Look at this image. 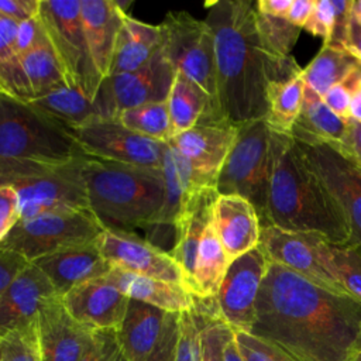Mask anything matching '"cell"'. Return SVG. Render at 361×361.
Returning a JSON list of instances; mask_svg holds the SVG:
<instances>
[{"label": "cell", "instance_id": "1", "mask_svg": "<svg viewBox=\"0 0 361 361\" xmlns=\"http://www.w3.org/2000/svg\"><path fill=\"white\" fill-rule=\"evenodd\" d=\"M248 333L298 361H354L361 353V302L268 262Z\"/></svg>", "mask_w": 361, "mask_h": 361}, {"label": "cell", "instance_id": "2", "mask_svg": "<svg viewBox=\"0 0 361 361\" xmlns=\"http://www.w3.org/2000/svg\"><path fill=\"white\" fill-rule=\"evenodd\" d=\"M204 21L214 38L217 107L234 126L264 118L267 89L302 71L292 59L271 56L259 38L255 4L248 0L207 1Z\"/></svg>", "mask_w": 361, "mask_h": 361}, {"label": "cell", "instance_id": "3", "mask_svg": "<svg viewBox=\"0 0 361 361\" xmlns=\"http://www.w3.org/2000/svg\"><path fill=\"white\" fill-rule=\"evenodd\" d=\"M268 224L295 233H316L329 243L350 240L345 214L313 169L299 142L271 131Z\"/></svg>", "mask_w": 361, "mask_h": 361}, {"label": "cell", "instance_id": "4", "mask_svg": "<svg viewBox=\"0 0 361 361\" xmlns=\"http://www.w3.org/2000/svg\"><path fill=\"white\" fill-rule=\"evenodd\" d=\"M83 179L89 209L106 228H149L164 204L162 169L87 157Z\"/></svg>", "mask_w": 361, "mask_h": 361}, {"label": "cell", "instance_id": "5", "mask_svg": "<svg viewBox=\"0 0 361 361\" xmlns=\"http://www.w3.org/2000/svg\"><path fill=\"white\" fill-rule=\"evenodd\" d=\"M86 155L61 165L0 161V186H13L20 197L21 220L42 214L90 210L83 165Z\"/></svg>", "mask_w": 361, "mask_h": 361}, {"label": "cell", "instance_id": "6", "mask_svg": "<svg viewBox=\"0 0 361 361\" xmlns=\"http://www.w3.org/2000/svg\"><path fill=\"white\" fill-rule=\"evenodd\" d=\"M82 155L63 127L27 102L0 93V161L61 165Z\"/></svg>", "mask_w": 361, "mask_h": 361}, {"label": "cell", "instance_id": "7", "mask_svg": "<svg viewBox=\"0 0 361 361\" xmlns=\"http://www.w3.org/2000/svg\"><path fill=\"white\" fill-rule=\"evenodd\" d=\"M269 179L271 130L265 120L238 126L235 141L217 178V193L247 199L259 217V226H269L267 214Z\"/></svg>", "mask_w": 361, "mask_h": 361}, {"label": "cell", "instance_id": "8", "mask_svg": "<svg viewBox=\"0 0 361 361\" xmlns=\"http://www.w3.org/2000/svg\"><path fill=\"white\" fill-rule=\"evenodd\" d=\"M38 16L68 86L94 100L103 79L89 52L80 0H41Z\"/></svg>", "mask_w": 361, "mask_h": 361}, {"label": "cell", "instance_id": "9", "mask_svg": "<svg viewBox=\"0 0 361 361\" xmlns=\"http://www.w3.org/2000/svg\"><path fill=\"white\" fill-rule=\"evenodd\" d=\"M106 226L90 210L59 212L20 220L0 244L28 262L45 255L97 241Z\"/></svg>", "mask_w": 361, "mask_h": 361}, {"label": "cell", "instance_id": "10", "mask_svg": "<svg viewBox=\"0 0 361 361\" xmlns=\"http://www.w3.org/2000/svg\"><path fill=\"white\" fill-rule=\"evenodd\" d=\"M159 28L164 56L175 72L183 73L200 86L219 111L214 38L207 23L186 11H171L162 20Z\"/></svg>", "mask_w": 361, "mask_h": 361}, {"label": "cell", "instance_id": "11", "mask_svg": "<svg viewBox=\"0 0 361 361\" xmlns=\"http://www.w3.org/2000/svg\"><path fill=\"white\" fill-rule=\"evenodd\" d=\"M66 131L86 157L142 168H162L166 142L138 135L117 118L97 117Z\"/></svg>", "mask_w": 361, "mask_h": 361}, {"label": "cell", "instance_id": "12", "mask_svg": "<svg viewBox=\"0 0 361 361\" xmlns=\"http://www.w3.org/2000/svg\"><path fill=\"white\" fill-rule=\"evenodd\" d=\"M175 69L159 48L141 68L110 75L100 83L93 100L99 117L117 118L124 110L168 99Z\"/></svg>", "mask_w": 361, "mask_h": 361}, {"label": "cell", "instance_id": "13", "mask_svg": "<svg viewBox=\"0 0 361 361\" xmlns=\"http://www.w3.org/2000/svg\"><path fill=\"white\" fill-rule=\"evenodd\" d=\"M268 259L257 247L230 262L216 296L221 319L233 331H250Z\"/></svg>", "mask_w": 361, "mask_h": 361}, {"label": "cell", "instance_id": "14", "mask_svg": "<svg viewBox=\"0 0 361 361\" xmlns=\"http://www.w3.org/2000/svg\"><path fill=\"white\" fill-rule=\"evenodd\" d=\"M323 238L316 233L286 231L269 224L261 227L258 248L268 262L281 264L322 288L347 295L322 262Z\"/></svg>", "mask_w": 361, "mask_h": 361}, {"label": "cell", "instance_id": "15", "mask_svg": "<svg viewBox=\"0 0 361 361\" xmlns=\"http://www.w3.org/2000/svg\"><path fill=\"white\" fill-rule=\"evenodd\" d=\"M97 245L102 255L114 267L185 285L183 272L171 254L131 231L106 228L97 238Z\"/></svg>", "mask_w": 361, "mask_h": 361}, {"label": "cell", "instance_id": "16", "mask_svg": "<svg viewBox=\"0 0 361 361\" xmlns=\"http://www.w3.org/2000/svg\"><path fill=\"white\" fill-rule=\"evenodd\" d=\"M299 145L343 209L351 233L348 243L361 244V169L326 142Z\"/></svg>", "mask_w": 361, "mask_h": 361}, {"label": "cell", "instance_id": "17", "mask_svg": "<svg viewBox=\"0 0 361 361\" xmlns=\"http://www.w3.org/2000/svg\"><path fill=\"white\" fill-rule=\"evenodd\" d=\"M238 126L226 120L199 121L166 142L189 162L207 186L216 188L219 173L235 141Z\"/></svg>", "mask_w": 361, "mask_h": 361}, {"label": "cell", "instance_id": "18", "mask_svg": "<svg viewBox=\"0 0 361 361\" xmlns=\"http://www.w3.org/2000/svg\"><path fill=\"white\" fill-rule=\"evenodd\" d=\"M37 323L41 361H79L96 330L73 319L61 296L44 302Z\"/></svg>", "mask_w": 361, "mask_h": 361}, {"label": "cell", "instance_id": "19", "mask_svg": "<svg viewBox=\"0 0 361 361\" xmlns=\"http://www.w3.org/2000/svg\"><path fill=\"white\" fill-rule=\"evenodd\" d=\"M61 299L73 319L96 330H118L130 302L104 276L72 288Z\"/></svg>", "mask_w": 361, "mask_h": 361}, {"label": "cell", "instance_id": "20", "mask_svg": "<svg viewBox=\"0 0 361 361\" xmlns=\"http://www.w3.org/2000/svg\"><path fill=\"white\" fill-rule=\"evenodd\" d=\"M212 223L230 262L258 247L259 217L247 199L219 195L213 204Z\"/></svg>", "mask_w": 361, "mask_h": 361}, {"label": "cell", "instance_id": "21", "mask_svg": "<svg viewBox=\"0 0 361 361\" xmlns=\"http://www.w3.org/2000/svg\"><path fill=\"white\" fill-rule=\"evenodd\" d=\"M59 296L47 275L32 262L13 279L0 300V334L37 322L41 306Z\"/></svg>", "mask_w": 361, "mask_h": 361}, {"label": "cell", "instance_id": "22", "mask_svg": "<svg viewBox=\"0 0 361 361\" xmlns=\"http://www.w3.org/2000/svg\"><path fill=\"white\" fill-rule=\"evenodd\" d=\"M32 264L47 275L59 296L83 282L106 276L113 267L102 255L97 241L45 255Z\"/></svg>", "mask_w": 361, "mask_h": 361}, {"label": "cell", "instance_id": "23", "mask_svg": "<svg viewBox=\"0 0 361 361\" xmlns=\"http://www.w3.org/2000/svg\"><path fill=\"white\" fill-rule=\"evenodd\" d=\"M217 196L216 188L196 192L186 202L175 224V243L168 252L180 267L188 290L193 278L197 248L204 228L212 221L213 204Z\"/></svg>", "mask_w": 361, "mask_h": 361}, {"label": "cell", "instance_id": "24", "mask_svg": "<svg viewBox=\"0 0 361 361\" xmlns=\"http://www.w3.org/2000/svg\"><path fill=\"white\" fill-rule=\"evenodd\" d=\"M126 14L116 0H80V17L89 52L102 79H106L110 73Z\"/></svg>", "mask_w": 361, "mask_h": 361}, {"label": "cell", "instance_id": "25", "mask_svg": "<svg viewBox=\"0 0 361 361\" xmlns=\"http://www.w3.org/2000/svg\"><path fill=\"white\" fill-rule=\"evenodd\" d=\"M104 278L128 299L155 306L169 313L188 312L195 306V296L182 283L137 275L114 265Z\"/></svg>", "mask_w": 361, "mask_h": 361}, {"label": "cell", "instance_id": "26", "mask_svg": "<svg viewBox=\"0 0 361 361\" xmlns=\"http://www.w3.org/2000/svg\"><path fill=\"white\" fill-rule=\"evenodd\" d=\"M169 312L130 299L117 337L126 361H147L158 344Z\"/></svg>", "mask_w": 361, "mask_h": 361}, {"label": "cell", "instance_id": "27", "mask_svg": "<svg viewBox=\"0 0 361 361\" xmlns=\"http://www.w3.org/2000/svg\"><path fill=\"white\" fill-rule=\"evenodd\" d=\"M161 48V28L124 16L118 32L110 75L131 72L145 65Z\"/></svg>", "mask_w": 361, "mask_h": 361}, {"label": "cell", "instance_id": "28", "mask_svg": "<svg viewBox=\"0 0 361 361\" xmlns=\"http://www.w3.org/2000/svg\"><path fill=\"white\" fill-rule=\"evenodd\" d=\"M166 104L175 135L199 121L223 120L210 96L180 72H175Z\"/></svg>", "mask_w": 361, "mask_h": 361}, {"label": "cell", "instance_id": "29", "mask_svg": "<svg viewBox=\"0 0 361 361\" xmlns=\"http://www.w3.org/2000/svg\"><path fill=\"white\" fill-rule=\"evenodd\" d=\"M347 126L348 120L333 113L323 99L306 86L302 110L290 130V135L302 144H338L345 135Z\"/></svg>", "mask_w": 361, "mask_h": 361}, {"label": "cell", "instance_id": "30", "mask_svg": "<svg viewBox=\"0 0 361 361\" xmlns=\"http://www.w3.org/2000/svg\"><path fill=\"white\" fill-rule=\"evenodd\" d=\"M228 265L230 261L216 234L213 223L210 221L203 231L197 248L189 292L197 299L216 298Z\"/></svg>", "mask_w": 361, "mask_h": 361}, {"label": "cell", "instance_id": "31", "mask_svg": "<svg viewBox=\"0 0 361 361\" xmlns=\"http://www.w3.org/2000/svg\"><path fill=\"white\" fill-rule=\"evenodd\" d=\"M27 103L65 130L83 126L99 117L93 100L69 86L32 97Z\"/></svg>", "mask_w": 361, "mask_h": 361}, {"label": "cell", "instance_id": "32", "mask_svg": "<svg viewBox=\"0 0 361 361\" xmlns=\"http://www.w3.org/2000/svg\"><path fill=\"white\" fill-rule=\"evenodd\" d=\"M305 87L302 71L288 79L274 80L268 85L267 114L264 120L271 131L290 134L302 110Z\"/></svg>", "mask_w": 361, "mask_h": 361}, {"label": "cell", "instance_id": "33", "mask_svg": "<svg viewBox=\"0 0 361 361\" xmlns=\"http://www.w3.org/2000/svg\"><path fill=\"white\" fill-rule=\"evenodd\" d=\"M361 62L340 45L326 44L313 61L302 69V76L320 97L334 85L344 80Z\"/></svg>", "mask_w": 361, "mask_h": 361}, {"label": "cell", "instance_id": "34", "mask_svg": "<svg viewBox=\"0 0 361 361\" xmlns=\"http://www.w3.org/2000/svg\"><path fill=\"white\" fill-rule=\"evenodd\" d=\"M320 252L324 268L336 278L343 290L361 302V244L348 241L334 244L324 238Z\"/></svg>", "mask_w": 361, "mask_h": 361}, {"label": "cell", "instance_id": "35", "mask_svg": "<svg viewBox=\"0 0 361 361\" xmlns=\"http://www.w3.org/2000/svg\"><path fill=\"white\" fill-rule=\"evenodd\" d=\"M193 312L200 330V361H224V348L234 337V331L221 319L216 298H195Z\"/></svg>", "mask_w": 361, "mask_h": 361}, {"label": "cell", "instance_id": "36", "mask_svg": "<svg viewBox=\"0 0 361 361\" xmlns=\"http://www.w3.org/2000/svg\"><path fill=\"white\" fill-rule=\"evenodd\" d=\"M34 97L68 86L51 44L41 45L18 56Z\"/></svg>", "mask_w": 361, "mask_h": 361}, {"label": "cell", "instance_id": "37", "mask_svg": "<svg viewBox=\"0 0 361 361\" xmlns=\"http://www.w3.org/2000/svg\"><path fill=\"white\" fill-rule=\"evenodd\" d=\"M117 120L133 133L154 141L166 142L175 135L166 100L145 103L124 110L118 114Z\"/></svg>", "mask_w": 361, "mask_h": 361}, {"label": "cell", "instance_id": "38", "mask_svg": "<svg viewBox=\"0 0 361 361\" xmlns=\"http://www.w3.org/2000/svg\"><path fill=\"white\" fill-rule=\"evenodd\" d=\"M257 28L261 42L271 56L281 61L290 58L289 54L299 37L300 27L293 25L285 17H274L257 11Z\"/></svg>", "mask_w": 361, "mask_h": 361}, {"label": "cell", "instance_id": "39", "mask_svg": "<svg viewBox=\"0 0 361 361\" xmlns=\"http://www.w3.org/2000/svg\"><path fill=\"white\" fill-rule=\"evenodd\" d=\"M0 361H41L37 322L0 334Z\"/></svg>", "mask_w": 361, "mask_h": 361}, {"label": "cell", "instance_id": "40", "mask_svg": "<svg viewBox=\"0 0 361 361\" xmlns=\"http://www.w3.org/2000/svg\"><path fill=\"white\" fill-rule=\"evenodd\" d=\"M0 93L28 102L34 97L21 62L0 32Z\"/></svg>", "mask_w": 361, "mask_h": 361}, {"label": "cell", "instance_id": "41", "mask_svg": "<svg viewBox=\"0 0 361 361\" xmlns=\"http://www.w3.org/2000/svg\"><path fill=\"white\" fill-rule=\"evenodd\" d=\"M234 341L243 361H298L279 345L248 331H234Z\"/></svg>", "mask_w": 361, "mask_h": 361}, {"label": "cell", "instance_id": "42", "mask_svg": "<svg viewBox=\"0 0 361 361\" xmlns=\"http://www.w3.org/2000/svg\"><path fill=\"white\" fill-rule=\"evenodd\" d=\"M79 361H126L117 330H94Z\"/></svg>", "mask_w": 361, "mask_h": 361}, {"label": "cell", "instance_id": "43", "mask_svg": "<svg viewBox=\"0 0 361 361\" xmlns=\"http://www.w3.org/2000/svg\"><path fill=\"white\" fill-rule=\"evenodd\" d=\"M176 361H200V330L193 309L179 316Z\"/></svg>", "mask_w": 361, "mask_h": 361}, {"label": "cell", "instance_id": "44", "mask_svg": "<svg viewBox=\"0 0 361 361\" xmlns=\"http://www.w3.org/2000/svg\"><path fill=\"white\" fill-rule=\"evenodd\" d=\"M334 16L336 13H334L333 0H317L303 28L309 31L312 35L323 38L324 44H329L333 35Z\"/></svg>", "mask_w": 361, "mask_h": 361}, {"label": "cell", "instance_id": "45", "mask_svg": "<svg viewBox=\"0 0 361 361\" xmlns=\"http://www.w3.org/2000/svg\"><path fill=\"white\" fill-rule=\"evenodd\" d=\"M179 316L180 313H169L162 336L147 358V361H176L179 340Z\"/></svg>", "mask_w": 361, "mask_h": 361}, {"label": "cell", "instance_id": "46", "mask_svg": "<svg viewBox=\"0 0 361 361\" xmlns=\"http://www.w3.org/2000/svg\"><path fill=\"white\" fill-rule=\"evenodd\" d=\"M21 220L18 193L13 186H0V244Z\"/></svg>", "mask_w": 361, "mask_h": 361}, {"label": "cell", "instance_id": "47", "mask_svg": "<svg viewBox=\"0 0 361 361\" xmlns=\"http://www.w3.org/2000/svg\"><path fill=\"white\" fill-rule=\"evenodd\" d=\"M49 41H48V37H47V32H45V28L42 25L39 16L20 23L17 42H16L17 56H20L31 49H35L41 45H45Z\"/></svg>", "mask_w": 361, "mask_h": 361}, {"label": "cell", "instance_id": "48", "mask_svg": "<svg viewBox=\"0 0 361 361\" xmlns=\"http://www.w3.org/2000/svg\"><path fill=\"white\" fill-rule=\"evenodd\" d=\"M355 71V69H354ZM354 71L340 83L330 87L326 94L322 97L323 102L330 107L333 113L340 116L341 118H351L350 116V104L354 89Z\"/></svg>", "mask_w": 361, "mask_h": 361}, {"label": "cell", "instance_id": "49", "mask_svg": "<svg viewBox=\"0 0 361 361\" xmlns=\"http://www.w3.org/2000/svg\"><path fill=\"white\" fill-rule=\"evenodd\" d=\"M361 169V121L348 118L344 138L338 144H329Z\"/></svg>", "mask_w": 361, "mask_h": 361}, {"label": "cell", "instance_id": "50", "mask_svg": "<svg viewBox=\"0 0 361 361\" xmlns=\"http://www.w3.org/2000/svg\"><path fill=\"white\" fill-rule=\"evenodd\" d=\"M27 264L28 261L21 255L8 250H0V300L13 279L25 268Z\"/></svg>", "mask_w": 361, "mask_h": 361}, {"label": "cell", "instance_id": "51", "mask_svg": "<svg viewBox=\"0 0 361 361\" xmlns=\"http://www.w3.org/2000/svg\"><path fill=\"white\" fill-rule=\"evenodd\" d=\"M39 3L41 0H0V14L23 23L38 16Z\"/></svg>", "mask_w": 361, "mask_h": 361}, {"label": "cell", "instance_id": "52", "mask_svg": "<svg viewBox=\"0 0 361 361\" xmlns=\"http://www.w3.org/2000/svg\"><path fill=\"white\" fill-rule=\"evenodd\" d=\"M353 3L354 0H333V6H334V28H333V35L329 44L333 45H340L343 47L348 25H350V20L353 17ZM326 45V44H324Z\"/></svg>", "mask_w": 361, "mask_h": 361}, {"label": "cell", "instance_id": "53", "mask_svg": "<svg viewBox=\"0 0 361 361\" xmlns=\"http://www.w3.org/2000/svg\"><path fill=\"white\" fill-rule=\"evenodd\" d=\"M316 0H292V4L285 16V18L296 27L303 28L309 20Z\"/></svg>", "mask_w": 361, "mask_h": 361}, {"label": "cell", "instance_id": "54", "mask_svg": "<svg viewBox=\"0 0 361 361\" xmlns=\"http://www.w3.org/2000/svg\"><path fill=\"white\" fill-rule=\"evenodd\" d=\"M343 48L361 62V23L357 21L354 16L350 20Z\"/></svg>", "mask_w": 361, "mask_h": 361}, {"label": "cell", "instance_id": "55", "mask_svg": "<svg viewBox=\"0 0 361 361\" xmlns=\"http://www.w3.org/2000/svg\"><path fill=\"white\" fill-rule=\"evenodd\" d=\"M290 4L292 0H258L255 3V10L267 16L285 17Z\"/></svg>", "mask_w": 361, "mask_h": 361}, {"label": "cell", "instance_id": "56", "mask_svg": "<svg viewBox=\"0 0 361 361\" xmlns=\"http://www.w3.org/2000/svg\"><path fill=\"white\" fill-rule=\"evenodd\" d=\"M354 89L350 104V116L355 121H361V63L354 71Z\"/></svg>", "mask_w": 361, "mask_h": 361}, {"label": "cell", "instance_id": "57", "mask_svg": "<svg viewBox=\"0 0 361 361\" xmlns=\"http://www.w3.org/2000/svg\"><path fill=\"white\" fill-rule=\"evenodd\" d=\"M224 361H243L238 350H237V345H235V341H234V337L226 344V348H224Z\"/></svg>", "mask_w": 361, "mask_h": 361}, {"label": "cell", "instance_id": "58", "mask_svg": "<svg viewBox=\"0 0 361 361\" xmlns=\"http://www.w3.org/2000/svg\"><path fill=\"white\" fill-rule=\"evenodd\" d=\"M353 16L357 21L361 23V0H354V3H353Z\"/></svg>", "mask_w": 361, "mask_h": 361}, {"label": "cell", "instance_id": "59", "mask_svg": "<svg viewBox=\"0 0 361 361\" xmlns=\"http://www.w3.org/2000/svg\"><path fill=\"white\" fill-rule=\"evenodd\" d=\"M354 361H361V353H360V354H358V355H357V358H355V360H354Z\"/></svg>", "mask_w": 361, "mask_h": 361}]
</instances>
